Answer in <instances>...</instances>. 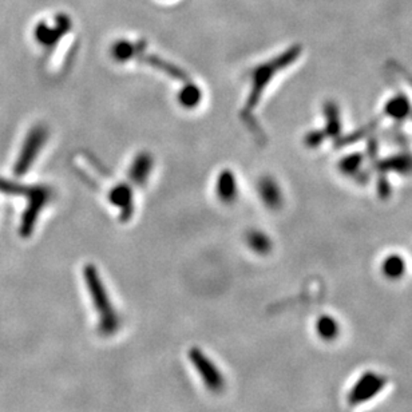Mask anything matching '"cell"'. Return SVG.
<instances>
[{"label":"cell","instance_id":"obj_1","mask_svg":"<svg viewBox=\"0 0 412 412\" xmlns=\"http://www.w3.org/2000/svg\"><path fill=\"white\" fill-rule=\"evenodd\" d=\"M71 28V21L65 14H59L55 18V24L48 26L47 23L38 24L35 30L37 39L43 46H54L65 34H67Z\"/></svg>","mask_w":412,"mask_h":412},{"label":"cell","instance_id":"obj_2","mask_svg":"<svg viewBox=\"0 0 412 412\" xmlns=\"http://www.w3.org/2000/svg\"><path fill=\"white\" fill-rule=\"evenodd\" d=\"M236 184L230 172H225L218 179V195L225 201H230L235 198Z\"/></svg>","mask_w":412,"mask_h":412},{"label":"cell","instance_id":"obj_3","mask_svg":"<svg viewBox=\"0 0 412 412\" xmlns=\"http://www.w3.org/2000/svg\"><path fill=\"white\" fill-rule=\"evenodd\" d=\"M138 47H139V44L131 43L128 41H121V42H117L112 47V54L118 61H126L133 57L134 51Z\"/></svg>","mask_w":412,"mask_h":412},{"label":"cell","instance_id":"obj_4","mask_svg":"<svg viewBox=\"0 0 412 412\" xmlns=\"http://www.w3.org/2000/svg\"><path fill=\"white\" fill-rule=\"evenodd\" d=\"M131 193L126 189V188H117L112 193H111V201L117 205V206H122L129 209L131 208Z\"/></svg>","mask_w":412,"mask_h":412},{"label":"cell","instance_id":"obj_5","mask_svg":"<svg viewBox=\"0 0 412 412\" xmlns=\"http://www.w3.org/2000/svg\"><path fill=\"white\" fill-rule=\"evenodd\" d=\"M201 98V94H199V90L195 86H186L184 88L179 99L182 102V105L188 106V108H192L198 104Z\"/></svg>","mask_w":412,"mask_h":412},{"label":"cell","instance_id":"obj_6","mask_svg":"<svg viewBox=\"0 0 412 412\" xmlns=\"http://www.w3.org/2000/svg\"><path fill=\"white\" fill-rule=\"evenodd\" d=\"M148 164H150V159L149 158H146L145 155H141L135 162H134V165H133V178L134 179H137V181H144L146 177H148V170H144V166L145 165H148Z\"/></svg>","mask_w":412,"mask_h":412}]
</instances>
